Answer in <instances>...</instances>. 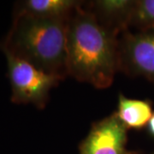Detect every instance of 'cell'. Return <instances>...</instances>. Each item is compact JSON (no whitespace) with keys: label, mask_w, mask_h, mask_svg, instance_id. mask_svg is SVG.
Returning a JSON list of instances; mask_svg holds the SVG:
<instances>
[{"label":"cell","mask_w":154,"mask_h":154,"mask_svg":"<svg viewBox=\"0 0 154 154\" xmlns=\"http://www.w3.org/2000/svg\"><path fill=\"white\" fill-rule=\"evenodd\" d=\"M118 70L130 76H142L154 85V29H129L118 42Z\"/></svg>","instance_id":"cell-4"},{"label":"cell","mask_w":154,"mask_h":154,"mask_svg":"<svg viewBox=\"0 0 154 154\" xmlns=\"http://www.w3.org/2000/svg\"><path fill=\"white\" fill-rule=\"evenodd\" d=\"M135 0H97L84 4L103 25L121 34L129 29Z\"/></svg>","instance_id":"cell-6"},{"label":"cell","mask_w":154,"mask_h":154,"mask_svg":"<svg viewBox=\"0 0 154 154\" xmlns=\"http://www.w3.org/2000/svg\"><path fill=\"white\" fill-rule=\"evenodd\" d=\"M130 27L137 30L154 29V0H135Z\"/></svg>","instance_id":"cell-9"},{"label":"cell","mask_w":154,"mask_h":154,"mask_svg":"<svg viewBox=\"0 0 154 154\" xmlns=\"http://www.w3.org/2000/svg\"><path fill=\"white\" fill-rule=\"evenodd\" d=\"M128 128L116 112L93 124L79 146L80 154H139L127 149Z\"/></svg>","instance_id":"cell-5"},{"label":"cell","mask_w":154,"mask_h":154,"mask_svg":"<svg viewBox=\"0 0 154 154\" xmlns=\"http://www.w3.org/2000/svg\"><path fill=\"white\" fill-rule=\"evenodd\" d=\"M7 61V76L11 84L12 103L34 105L43 109L50 98V92L57 87L60 77L38 68L8 51H3Z\"/></svg>","instance_id":"cell-3"},{"label":"cell","mask_w":154,"mask_h":154,"mask_svg":"<svg viewBox=\"0 0 154 154\" xmlns=\"http://www.w3.org/2000/svg\"><path fill=\"white\" fill-rule=\"evenodd\" d=\"M67 22L68 19L13 13L11 28L0 40V51H8L63 80L68 75Z\"/></svg>","instance_id":"cell-2"},{"label":"cell","mask_w":154,"mask_h":154,"mask_svg":"<svg viewBox=\"0 0 154 154\" xmlns=\"http://www.w3.org/2000/svg\"><path fill=\"white\" fill-rule=\"evenodd\" d=\"M116 115L128 129H141L153 115L152 105L149 100L128 99L119 94Z\"/></svg>","instance_id":"cell-8"},{"label":"cell","mask_w":154,"mask_h":154,"mask_svg":"<svg viewBox=\"0 0 154 154\" xmlns=\"http://www.w3.org/2000/svg\"><path fill=\"white\" fill-rule=\"evenodd\" d=\"M83 5L84 2L67 22L68 75L104 89L111 86L119 71L120 34L103 25Z\"/></svg>","instance_id":"cell-1"},{"label":"cell","mask_w":154,"mask_h":154,"mask_svg":"<svg viewBox=\"0 0 154 154\" xmlns=\"http://www.w3.org/2000/svg\"><path fill=\"white\" fill-rule=\"evenodd\" d=\"M82 4V1L75 0H25L17 2L13 13L51 19H69Z\"/></svg>","instance_id":"cell-7"},{"label":"cell","mask_w":154,"mask_h":154,"mask_svg":"<svg viewBox=\"0 0 154 154\" xmlns=\"http://www.w3.org/2000/svg\"><path fill=\"white\" fill-rule=\"evenodd\" d=\"M146 128H147V130H148L149 134L154 138V113H153V115L152 116V117H151L150 121L148 122Z\"/></svg>","instance_id":"cell-10"}]
</instances>
